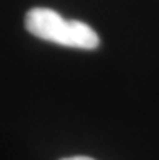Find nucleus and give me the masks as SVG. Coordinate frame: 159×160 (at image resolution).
Returning a JSON list of instances; mask_svg holds the SVG:
<instances>
[{
	"label": "nucleus",
	"mask_w": 159,
	"mask_h": 160,
	"mask_svg": "<svg viewBox=\"0 0 159 160\" xmlns=\"http://www.w3.org/2000/svg\"><path fill=\"white\" fill-rule=\"evenodd\" d=\"M24 23L26 29L42 41L83 50H93L99 45V36L89 24L78 20H65L50 8H33L26 13Z\"/></svg>",
	"instance_id": "f257e3e1"
},
{
	"label": "nucleus",
	"mask_w": 159,
	"mask_h": 160,
	"mask_svg": "<svg viewBox=\"0 0 159 160\" xmlns=\"http://www.w3.org/2000/svg\"><path fill=\"white\" fill-rule=\"evenodd\" d=\"M63 160H94V158L85 157V155H78V157H70V158H63Z\"/></svg>",
	"instance_id": "f03ea898"
}]
</instances>
